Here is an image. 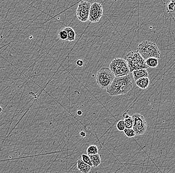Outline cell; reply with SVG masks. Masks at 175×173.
Here are the masks:
<instances>
[{
  "label": "cell",
  "instance_id": "obj_5",
  "mask_svg": "<svg viewBox=\"0 0 175 173\" xmlns=\"http://www.w3.org/2000/svg\"><path fill=\"white\" fill-rule=\"evenodd\" d=\"M109 68L116 77L127 75L130 72L126 61L122 58H116L112 60Z\"/></svg>",
  "mask_w": 175,
  "mask_h": 173
},
{
  "label": "cell",
  "instance_id": "obj_9",
  "mask_svg": "<svg viewBox=\"0 0 175 173\" xmlns=\"http://www.w3.org/2000/svg\"><path fill=\"white\" fill-rule=\"evenodd\" d=\"M132 75L135 81L143 77H148L149 73L147 69H140L132 72Z\"/></svg>",
  "mask_w": 175,
  "mask_h": 173
},
{
  "label": "cell",
  "instance_id": "obj_17",
  "mask_svg": "<svg viewBox=\"0 0 175 173\" xmlns=\"http://www.w3.org/2000/svg\"><path fill=\"white\" fill-rule=\"evenodd\" d=\"M58 36L59 38L61 40H66L67 41L68 38V34L66 30L64 29H62L59 30L58 33Z\"/></svg>",
  "mask_w": 175,
  "mask_h": 173
},
{
  "label": "cell",
  "instance_id": "obj_10",
  "mask_svg": "<svg viewBox=\"0 0 175 173\" xmlns=\"http://www.w3.org/2000/svg\"><path fill=\"white\" fill-rule=\"evenodd\" d=\"M91 166L85 163L82 160H78L77 162V168L80 172L89 173L91 170Z\"/></svg>",
  "mask_w": 175,
  "mask_h": 173
},
{
  "label": "cell",
  "instance_id": "obj_18",
  "mask_svg": "<svg viewBox=\"0 0 175 173\" xmlns=\"http://www.w3.org/2000/svg\"><path fill=\"white\" fill-rule=\"evenodd\" d=\"M125 135L128 138H132L136 136L135 132L133 129L126 128L123 131Z\"/></svg>",
  "mask_w": 175,
  "mask_h": 173
},
{
  "label": "cell",
  "instance_id": "obj_6",
  "mask_svg": "<svg viewBox=\"0 0 175 173\" xmlns=\"http://www.w3.org/2000/svg\"><path fill=\"white\" fill-rule=\"evenodd\" d=\"M132 117L133 120V126L132 129L134 131L135 134L137 136L143 135L147 130L146 121L145 118L139 113H135L132 115Z\"/></svg>",
  "mask_w": 175,
  "mask_h": 173
},
{
  "label": "cell",
  "instance_id": "obj_4",
  "mask_svg": "<svg viewBox=\"0 0 175 173\" xmlns=\"http://www.w3.org/2000/svg\"><path fill=\"white\" fill-rule=\"evenodd\" d=\"M115 78V75L110 68L103 67L98 72L96 83L103 89H107L111 85Z\"/></svg>",
  "mask_w": 175,
  "mask_h": 173
},
{
  "label": "cell",
  "instance_id": "obj_11",
  "mask_svg": "<svg viewBox=\"0 0 175 173\" xmlns=\"http://www.w3.org/2000/svg\"><path fill=\"white\" fill-rule=\"evenodd\" d=\"M136 85L141 89H145L148 88L150 84V80L148 77L140 78L135 81Z\"/></svg>",
  "mask_w": 175,
  "mask_h": 173
},
{
  "label": "cell",
  "instance_id": "obj_2",
  "mask_svg": "<svg viewBox=\"0 0 175 173\" xmlns=\"http://www.w3.org/2000/svg\"><path fill=\"white\" fill-rule=\"evenodd\" d=\"M137 52L145 60L150 57L159 59L161 56L160 51L156 43L147 41H142L139 44Z\"/></svg>",
  "mask_w": 175,
  "mask_h": 173
},
{
  "label": "cell",
  "instance_id": "obj_23",
  "mask_svg": "<svg viewBox=\"0 0 175 173\" xmlns=\"http://www.w3.org/2000/svg\"><path fill=\"white\" fill-rule=\"evenodd\" d=\"M80 135L83 138H85L87 136L86 132L84 131H81V132H80Z\"/></svg>",
  "mask_w": 175,
  "mask_h": 173
},
{
  "label": "cell",
  "instance_id": "obj_24",
  "mask_svg": "<svg viewBox=\"0 0 175 173\" xmlns=\"http://www.w3.org/2000/svg\"><path fill=\"white\" fill-rule=\"evenodd\" d=\"M76 114L78 115V116H81L83 114V112L81 110H78L77 111Z\"/></svg>",
  "mask_w": 175,
  "mask_h": 173
},
{
  "label": "cell",
  "instance_id": "obj_22",
  "mask_svg": "<svg viewBox=\"0 0 175 173\" xmlns=\"http://www.w3.org/2000/svg\"><path fill=\"white\" fill-rule=\"evenodd\" d=\"M76 64L78 67H82L84 65V60L82 59H77L76 60Z\"/></svg>",
  "mask_w": 175,
  "mask_h": 173
},
{
  "label": "cell",
  "instance_id": "obj_3",
  "mask_svg": "<svg viewBox=\"0 0 175 173\" xmlns=\"http://www.w3.org/2000/svg\"><path fill=\"white\" fill-rule=\"evenodd\" d=\"M124 59L127 62L130 72L140 69H147L148 67L145 59L138 52L131 51L126 55Z\"/></svg>",
  "mask_w": 175,
  "mask_h": 173
},
{
  "label": "cell",
  "instance_id": "obj_1",
  "mask_svg": "<svg viewBox=\"0 0 175 173\" xmlns=\"http://www.w3.org/2000/svg\"><path fill=\"white\" fill-rule=\"evenodd\" d=\"M131 78L129 75L115 78L111 85L107 89L111 96H123L131 91L132 88Z\"/></svg>",
  "mask_w": 175,
  "mask_h": 173
},
{
  "label": "cell",
  "instance_id": "obj_25",
  "mask_svg": "<svg viewBox=\"0 0 175 173\" xmlns=\"http://www.w3.org/2000/svg\"><path fill=\"white\" fill-rule=\"evenodd\" d=\"M2 112H3V108L0 106V113H2Z\"/></svg>",
  "mask_w": 175,
  "mask_h": 173
},
{
  "label": "cell",
  "instance_id": "obj_12",
  "mask_svg": "<svg viewBox=\"0 0 175 173\" xmlns=\"http://www.w3.org/2000/svg\"><path fill=\"white\" fill-rule=\"evenodd\" d=\"M123 117L124 118L123 120L126 125V128L132 129L133 126V120L132 119V116H130L127 113H124L123 114Z\"/></svg>",
  "mask_w": 175,
  "mask_h": 173
},
{
  "label": "cell",
  "instance_id": "obj_16",
  "mask_svg": "<svg viewBox=\"0 0 175 173\" xmlns=\"http://www.w3.org/2000/svg\"><path fill=\"white\" fill-rule=\"evenodd\" d=\"M98 152H99V149L97 146L95 145H92L89 146L87 149V153L88 155L89 156L98 154Z\"/></svg>",
  "mask_w": 175,
  "mask_h": 173
},
{
  "label": "cell",
  "instance_id": "obj_15",
  "mask_svg": "<svg viewBox=\"0 0 175 173\" xmlns=\"http://www.w3.org/2000/svg\"><path fill=\"white\" fill-rule=\"evenodd\" d=\"M146 61V64L148 67L155 68L159 64L158 59L155 57H150L147 59Z\"/></svg>",
  "mask_w": 175,
  "mask_h": 173
},
{
  "label": "cell",
  "instance_id": "obj_19",
  "mask_svg": "<svg viewBox=\"0 0 175 173\" xmlns=\"http://www.w3.org/2000/svg\"><path fill=\"white\" fill-rule=\"evenodd\" d=\"M81 158L82 160L83 161V162H84L85 163L90 166L91 167H92V163L91 162L89 156L87 154H82L81 155Z\"/></svg>",
  "mask_w": 175,
  "mask_h": 173
},
{
  "label": "cell",
  "instance_id": "obj_8",
  "mask_svg": "<svg viewBox=\"0 0 175 173\" xmlns=\"http://www.w3.org/2000/svg\"><path fill=\"white\" fill-rule=\"evenodd\" d=\"M103 15V8L102 4L94 3L91 4L90 10L89 21L91 22H98Z\"/></svg>",
  "mask_w": 175,
  "mask_h": 173
},
{
  "label": "cell",
  "instance_id": "obj_14",
  "mask_svg": "<svg viewBox=\"0 0 175 173\" xmlns=\"http://www.w3.org/2000/svg\"><path fill=\"white\" fill-rule=\"evenodd\" d=\"M64 30H66L68 34L67 41H74L76 39V33L73 29L71 27H66L64 29Z\"/></svg>",
  "mask_w": 175,
  "mask_h": 173
},
{
  "label": "cell",
  "instance_id": "obj_20",
  "mask_svg": "<svg viewBox=\"0 0 175 173\" xmlns=\"http://www.w3.org/2000/svg\"><path fill=\"white\" fill-rule=\"evenodd\" d=\"M116 128L119 131H123L126 129V125L123 120H120L116 124Z\"/></svg>",
  "mask_w": 175,
  "mask_h": 173
},
{
  "label": "cell",
  "instance_id": "obj_7",
  "mask_svg": "<svg viewBox=\"0 0 175 173\" xmlns=\"http://www.w3.org/2000/svg\"><path fill=\"white\" fill-rule=\"evenodd\" d=\"M91 4L85 1L79 2L77 9V17L82 22H86L89 21L90 10Z\"/></svg>",
  "mask_w": 175,
  "mask_h": 173
},
{
  "label": "cell",
  "instance_id": "obj_13",
  "mask_svg": "<svg viewBox=\"0 0 175 173\" xmlns=\"http://www.w3.org/2000/svg\"><path fill=\"white\" fill-rule=\"evenodd\" d=\"M93 166L94 168L98 167L102 163V160L100 154H97L90 156Z\"/></svg>",
  "mask_w": 175,
  "mask_h": 173
},
{
  "label": "cell",
  "instance_id": "obj_21",
  "mask_svg": "<svg viewBox=\"0 0 175 173\" xmlns=\"http://www.w3.org/2000/svg\"><path fill=\"white\" fill-rule=\"evenodd\" d=\"M167 9L171 12H173L175 11V1H171L168 5Z\"/></svg>",
  "mask_w": 175,
  "mask_h": 173
}]
</instances>
